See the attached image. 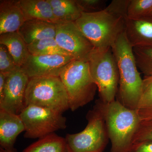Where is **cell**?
I'll return each mask as SVG.
<instances>
[{"label":"cell","mask_w":152,"mask_h":152,"mask_svg":"<svg viewBox=\"0 0 152 152\" xmlns=\"http://www.w3.org/2000/svg\"><path fill=\"white\" fill-rule=\"evenodd\" d=\"M111 49L119 73L117 100L126 107L136 110L141 95L143 79L137 69L133 48L125 31L118 37Z\"/></svg>","instance_id":"1"},{"label":"cell","mask_w":152,"mask_h":152,"mask_svg":"<svg viewBox=\"0 0 152 152\" xmlns=\"http://www.w3.org/2000/svg\"><path fill=\"white\" fill-rule=\"evenodd\" d=\"M108 9L96 12H83L75 23L95 49L111 48L125 30V19Z\"/></svg>","instance_id":"2"},{"label":"cell","mask_w":152,"mask_h":152,"mask_svg":"<svg viewBox=\"0 0 152 152\" xmlns=\"http://www.w3.org/2000/svg\"><path fill=\"white\" fill-rule=\"evenodd\" d=\"M103 113L111 152H129L140 119L137 112L126 107L118 101L103 102Z\"/></svg>","instance_id":"3"},{"label":"cell","mask_w":152,"mask_h":152,"mask_svg":"<svg viewBox=\"0 0 152 152\" xmlns=\"http://www.w3.org/2000/svg\"><path fill=\"white\" fill-rule=\"evenodd\" d=\"M88 124L83 130L68 134L65 139L71 152H103L109 138L103 113V102L97 100L86 115Z\"/></svg>","instance_id":"4"},{"label":"cell","mask_w":152,"mask_h":152,"mask_svg":"<svg viewBox=\"0 0 152 152\" xmlns=\"http://www.w3.org/2000/svg\"><path fill=\"white\" fill-rule=\"evenodd\" d=\"M59 77L66 91L72 111L94 100L98 88L90 73L88 62L73 60L64 68Z\"/></svg>","instance_id":"5"},{"label":"cell","mask_w":152,"mask_h":152,"mask_svg":"<svg viewBox=\"0 0 152 152\" xmlns=\"http://www.w3.org/2000/svg\"><path fill=\"white\" fill-rule=\"evenodd\" d=\"M25 101L26 107L37 106L61 113L69 109L67 94L59 77L29 78Z\"/></svg>","instance_id":"6"},{"label":"cell","mask_w":152,"mask_h":152,"mask_svg":"<svg viewBox=\"0 0 152 152\" xmlns=\"http://www.w3.org/2000/svg\"><path fill=\"white\" fill-rule=\"evenodd\" d=\"M88 62L91 76L97 87L99 99L105 103L115 100L119 83V73L111 48L95 49Z\"/></svg>","instance_id":"7"},{"label":"cell","mask_w":152,"mask_h":152,"mask_svg":"<svg viewBox=\"0 0 152 152\" xmlns=\"http://www.w3.org/2000/svg\"><path fill=\"white\" fill-rule=\"evenodd\" d=\"M20 116L24 124L26 138H41L67 126L63 113L37 106H27Z\"/></svg>","instance_id":"8"},{"label":"cell","mask_w":152,"mask_h":152,"mask_svg":"<svg viewBox=\"0 0 152 152\" xmlns=\"http://www.w3.org/2000/svg\"><path fill=\"white\" fill-rule=\"evenodd\" d=\"M55 39L61 48L75 60L88 62L94 47L75 22H61L56 24Z\"/></svg>","instance_id":"9"},{"label":"cell","mask_w":152,"mask_h":152,"mask_svg":"<svg viewBox=\"0 0 152 152\" xmlns=\"http://www.w3.org/2000/svg\"><path fill=\"white\" fill-rule=\"evenodd\" d=\"M29 80L21 67L8 75L0 110L20 115L26 107L25 96Z\"/></svg>","instance_id":"10"},{"label":"cell","mask_w":152,"mask_h":152,"mask_svg":"<svg viewBox=\"0 0 152 152\" xmlns=\"http://www.w3.org/2000/svg\"><path fill=\"white\" fill-rule=\"evenodd\" d=\"M74 60L73 57L69 56L30 54L21 68L29 78L59 77L64 68Z\"/></svg>","instance_id":"11"},{"label":"cell","mask_w":152,"mask_h":152,"mask_svg":"<svg viewBox=\"0 0 152 152\" xmlns=\"http://www.w3.org/2000/svg\"><path fill=\"white\" fill-rule=\"evenodd\" d=\"M24 131V124L20 115L0 110L1 148L8 151L17 152L14 145L18 136Z\"/></svg>","instance_id":"12"},{"label":"cell","mask_w":152,"mask_h":152,"mask_svg":"<svg viewBox=\"0 0 152 152\" xmlns=\"http://www.w3.org/2000/svg\"><path fill=\"white\" fill-rule=\"evenodd\" d=\"M125 33L132 47H152V17L125 19Z\"/></svg>","instance_id":"13"},{"label":"cell","mask_w":152,"mask_h":152,"mask_svg":"<svg viewBox=\"0 0 152 152\" xmlns=\"http://www.w3.org/2000/svg\"><path fill=\"white\" fill-rule=\"evenodd\" d=\"M25 21L20 0L0 1V35L18 32Z\"/></svg>","instance_id":"14"},{"label":"cell","mask_w":152,"mask_h":152,"mask_svg":"<svg viewBox=\"0 0 152 152\" xmlns=\"http://www.w3.org/2000/svg\"><path fill=\"white\" fill-rule=\"evenodd\" d=\"M56 24L40 20L25 21L18 31L27 45L48 38H55Z\"/></svg>","instance_id":"15"},{"label":"cell","mask_w":152,"mask_h":152,"mask_svg":"<svg viewBox=\"0 0 152 152\" xmlns=\"http://www.w3.org/2000/svg\"><path fill=\"white\" fill-rule=\"evenodd\" d=\"M25 20H40L58 24L48 0H20Z\"/></svg>","instance_id":"16"},{"label":"cell","mask_w":152,"mask_h":152,"mask_svg":"<svg viewBox=\"0 0 152 152\" xmlns=\"http://www.w3.org/2000/svg\"><path fill=\"white\" fill-rule=\"evenodd\" d=\"M0 44L7 47L15 62L21 67L30 54L27 45L18 32L0 35Z\"/></svg>","instance_id":"17"},{"label":"cell","mask_w":152,"mask_h":152,"mask_svg":"<svg viewBox=\"0 0 152 152\" xmlns=\"http://www.w3.org/2000/svg\"><path fill=\"white\" fill-rule=\"evenodd\" d=\"M22 152H71L65 138L55 133L41 138Z\"/></svg>","instance_id":"18"},{"label":"cell","mask_w":152,"mask_h":152,"mask_svg":"<svg viewBox=\"0 0 152 152\" xmlns=\"http://www.w3.org/2000/svg\"><path fill=\"white\" fill-rule=\"evenodd\" d=\"M59 23L75 22L83 12L76 0H48Z\"/></svg>","instance_id":"19"},{"label":"cell","mask_w":152,"mask_h":152,"mask_svg":"<svg viewBox=\"0 0 152 152\" xmlns=\"http://www.w3.org/2000/svg\"><path fill=\"white\" fill-rule=\"evenodd\" d=\"M140 121L152 119V75L145 76L140 98L136 110Z\"/></svg>","instance_id":"20"},{"label":"cell","mask_w":152,"mask_h":152,"mask_svg":"<svg viewBox=\"0 0 152 152\" xmlns=\"http://www.w3.org/2000/svg\"><path fill=\"white\" fill-rule=\"evenodd\" d=\"M27 47L31 55L71 56L67 52L60 47L55 38H48L37 41L27 45Z\"/></svg>","instance_id":"21"},{"label":"cell","mask_w":152,"mask_h":152,"mask_svg":"<svg viewBox=\"0 0 152 152\" xmlns=\"http://www.w3.org/2000/svg\"><path fill=\"white\" fill-rule=\"evenodd\" d=\"M136 64L145 76L152 75V47L133 48Z\"/></svg>","instance_id":"22"},{"label":"cell","mask_w":152,"mask_h":152,"mask_svg":"<svg viewBox=\"0 0 152 152\" xmlns=\"http://www.w3.org/2000/svg\"><path fill=\"white\" fill-rule=\"evenodd\" d=\"M152 10V0H130L127 17L137 19L146 16Z\"/></svg>","instance_id":"23"},{"label":"cell","mask_w":152,"mask_h":152,"mask_svg":"<svg viewBox=\"0 0 152 152\" xmlns=\"http://www.w3.org/2000/svg\"><path fill=\"white\" fill-rule=\"evenodd\" d=\"M7 47L0 44V72L9 75L18 68Z\"/></svg>","instance_id":"24"},{"label":"cell","mask_w":152,"mask_h":152,"mask_svg":"<svg viewBox=\"0 0 152 152\" xmlns=\"http://www.w3.org/2000/svg\"><path fill=\"white\" fill-rule=\"evenodd\" d=\"M148 140H152V119L140 121L133 139V145Z\"/></svg>","instance_id":"25"},{"label":"cell","mask_w":152,"mask_h":152,"mask_svg":"<svg viewBox=\"0 0 152 152\" xmlns=\"http://www.w3.org/2000/svg\"><path fill=\"white\" fill-rule=\"evenodd\" d=\"M83 12L93 13L106 8V1L104 0H76Z\"/></svg>","instance_id":"26"},{"label":"cell","mask_w":152,"mask_h":152,"mask_svg":"<svg viewBox=\"0 0 152 152\" xmlns=\"http://www.w3.org/2000/svg\"><path fill=\"white\" fill-rule=\"evenodd\" d=\"M129 2L130 0H113L106 8L116 15L126 18Z\"/></svg>","instance_id":"27"},{"label":"cell","mask_w":152,"mask_h":152,"mask_svg":"<svg viewBox=\"0 0 152 152\" xmlns=\"http://www.w3.org/2000/svg\"><path fill=\"white\" fill-rule=\"evenodd\" d=\"M129 152H152V140L135 143Z\"/></svg>","instance_id":"28"},{"label":"cell","mask_w":152,"mask_h":152,"mask_svg":"<svg viewBox=\"0 0 152 152\" xmlns=\"http://www.w3.org/2000/svg\"><path fill=\"white\" fill-rule=\"evenodd\" d=\"M8 75L0 72V100L2 99Z\"/></svg>","instance_id":"29"},{"label":"cell","mask_w":152,"mask_h":152,"mask_svg":"<svg viewBox=\"0 0 152 152\" xmlns=\"http://www.w3.org/2000/svg\"><path fill=\"white\" fill-rule=\"evenodd\" d=\"M0 152H10V151H5V150L3 149L2 148H0Z\"/></svg>","instance_id":"30"},{"label":"cell","mask_w":152,"mask_h":152,"mask_svg":"<svg viewBox=\"0 0 152 152\" xmlns=\"http://www.w3.org/2000/svg\"><path fill=\"white\" fill-rule=\"evenodd\" d=\"M147 16H148L152 17V10L151 11V12H150L149 13V14H148V15H147Z\"/></svg>","instance_id":"31"}]
</instances>
